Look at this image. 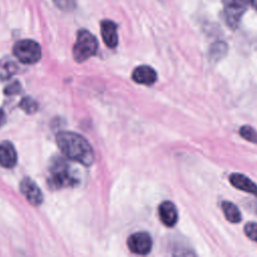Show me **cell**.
Here are the masks:
<instances>
[{
  "label": "cell",
  "mask_w": 257,
  "mask_h": 257,
  "mask_svg": "<svg viewBox=\"0 0 257 257\" xmlns=\"http://www.w3.org/2000/svg\"><path fill=\"white\" fill-rule=\"evenodd\" d=\"M56 143L66 158L83 166H90L93 163V150L82 136L73 132H59L56 135Z\"/></svg>",
  "instance_id": "6da1fadb"
},
{
  "label": "cell",
  "mask_w": 257,
  "mask_h": 257,
  "mask_svg": "<svg viewBox=\"0 0 257 257\" xmlns=\"http://www.w3.org/2000/svg\"><path fill=\"white\" fill-rule=\"evenodd\" d=\"M47 182L52 189L72 187L77 184V179L71 173L68 164L61 158H56L49 167Z\"/></svg>",
  "instance_id": "7a4b0ae2"
},
{
  "label": "cell",
  "mask_w": 257,
  "mask_h": 257,
  "mask_svg": "<svg viewBox=\"0 0 257 257\" xmlns=\"http://www.w3.org/2000/svg\"><path fill=\"white\" fill-rule=\"evenodd\" d=\"M97 50V40L93 34L87 30H79L76 41L72 48V54L77 62H83L95 54Z\"/></svg>",
  "instance_id": "3957f363"
},
{
  "label": "cell",
  "mask_w": 257,
  "mask_h": 257,
  "mask_svg": "<svg viewBox=\"0 0 257 257\" xmlns=\"http://www.w3.org/2000/svg\"><path fill=\"white\" fill-rule=\"evenodd\" d=\"M13 54L20 62L33 64L41 58V47L34 40L22 39L14 44Z\"/></svg>",
  "instance_id": "277c9868"
},
{
  "label": "cell",
  "mask_w": 257,
  "mask_h": 257,
  "mask_svg": "<svg viewBox=\"0 0 257 257\" xmlns=\"http://www.w3.org/2000/svg\"><path fill=\"white\" fill-rule=\"evenodd\" d=\"M224 5V18L226 24L235 29L238 27L241 18L253 0H222Z\"/></svg>",
  "instance_id": "5b68a950"
},
{
  "label": "cell",
  "mask_w": 257,
  "mask_h": 257,
  "mask_svg": "<svg viewBox=\"0 0 257 257\" xmlns=\"http://www.w3.org/2000/svg\"><path fill=\"white\" fill-rule=\"evenodd\" d=\"M127 247L128 249L139 255L148 254L153 246V241L149 233L147 232H137L132 234L127 238Z\"/></svg>",
  "instance_id": "8992f818"
},
{
  "label": "cell",
  "mask_w": 257,
  "mask_h": 257,
  "mask_svg": "<svg viewBox=\"0 0 257 257\" xmlns=\"http://www.w3.org/2000/svg\"><path fill=\"white\" fill-rule=\"evenodd\" d=\"M20 192L33 206H38L43 201L41 190L30 178H24L20 183Z\"/></svg>",
  "instance_id": "52a82bcc"
},
{
  "label": "cell",
  "mask_w": 257,
  "mask_h": 257,
  "mask_svg": "<svg viewBox=\"0 0 257 257\" xmlns=\"http://www.w3.org/2000/svg\"><path fill=\"white\" fill-rule=\"evenodd\" d=\"M157 72L156 70L149 65H140L136 67L132 73V78L135 82L151 85L157 80Z\"/></svg>",
  "instance_id": "ba28073f"
},
{
  "label": "cell",
  "mask_w": 257,
  "mask_h": 257,
  "mask_svg": "<svg viewBox=\"0 0 257 257\" xmlns=\"http://www.w3.org/2000/svg\"><path fill=\"white\" fill-rule=\"evenodd\" d=\"M101 37L105 45L109 48H114L118 43L116 24L111 20H102L100 23Z\"/></svg>",
  "instance_id": "9c48e42d"
},
{
  "label": "cell",
  "mask_w": 257,
  "mask_h": 257,
  "mask_svg": "<svg viewBox=\"0 0 257 257\" xmlns=\"http://www.w3.org/2000/svg\"><path fill=\"white\" fill-rule=\"evenodd\" d=\"M17 163V154L13 145L8 142L4 141L0 143V165L3 168L11 169Z\"/></svg>",
  "instance_id": "30bf717a"
},
{
  "label": "cell",
  "mask_w": 257,
  "mask_h": 257,
  "mask_svg": "<svg viewBox=\"0 0 257 257\" xmlns=\"http://www.w3.org/2000/svg\"><path fill=\"white\" fill-rule=\"evenodd\" d=\"M159 217L164 225L173 227L178 221V211L176 206L170 201L163 202L159 206Z\"/></svg>",
  "instance_id": "8fae6325"
},
{
  "label": "cell",
  "mask_w": 257,
  "mask_h": 257,
  "mask_svg": "<svg viewBox=\"0 0 257 257\" xmlns=\"http://www.w3.org/2000/svg\"><path fill=\"white\" fill-rule=\"evenodd\" d=\"M229 181L232 184V186L237 188L238 190L244 191L257 197V185L253 181H251L247 176L239 173H234L229 176Z\"/></svg>",
  "instance_id": "7c38bea8"
},
{
  "label": "cell",
  "mask_w": 257,
  "mask_h": 257,
  "mask_svg": "<svg viewBox=\"0 0 257 257\" xmlns=\"http://www.w3.org/2000/svg\"><path fill=\"white\" fill-rule=\"evenodd\" d=\"M222 210L226 217V219L231 223H239L242 220L241 212L238 207L228 201H224L222 203Z\"/></svg>",
  "instance_id": "4fadbf2b"
},
{
  "label": "cell",
  "mask_w": 257,
  "mask_h": 257,
  "mask_svg": "<svg viewBox=\"0 0 257 257\" xmlns=\"http://www.w3.org/2000/svg\"><path fill=\"white\" fill-rule=\"evenodd\" d=\"M17 71L16 63L10 58L0 60V79L6 80L12 77Z\"/></svg>",
  "instance_id": "5bb4252c"
},
{
  "label": "cell",
  "mask_w": 257,
  "mask_h": 257,
  "mask_svg": "<svg viewBox=\"0 0 257 257\" xmlns=\"http://www.w3.org/2000/svg\"><path fill=\"white\" fill-rule=\"evenodd\" d=\"M227 52V45L224 42H216L210 48V57L213 60H219Z\"/></svg>",
  "instance_id": "9a60e30c"
},
{
  "label": "cell",
  "mask_w": 257,
  "mask_h": 257,
  "mask_svg": "<svg viewBox=\"0 0 257 257\" xmlns=\"http://www.w3.org/2000/svg\"><path fill=\"white\" fill-rule=\"evenodd\" d=\"M240 136L248 142L257 144V131L250 125H242L240 128Z\"/></svg>",
  "instance_id": "2e32d148"
},
{
  "label": "cell",
  "mask_w": 257,
  "mask_h": 257,
  "mask_svg": "<svg viewBox=\"0 0 257 257\" xmlns=\"http://www.w3.org/2000/svg\"><path fill=\"white\" fill-rule=\"evenodd\" d=\"M19 106L27 113H34L38 108L36 101L34 99H32L31 97L22 98L19 103Z\"/></svg>",
  "instance_id": "e0dca14e"
},
{
  "label": "cell",
  "mask_w": 257,
  "mask_h": 257,
  "mask_svg": "<svg viewBox=\"0 0 257 257\" xmlns=\"http://www.w3.org/2000/svg\"><path fill=\"white\" fill-rule=\"evenodd\" d=\"M244 232L249 239L257 242V223L256 222H248L244 227Z\"/></svg>",
  "instance_id": "ac0fdd59"
},
{
  "label": "cell",
  "mask_w": 257,
  "mask_h": 257,
  "mask_svg": "<svg viewBox=\"0 0 257 257\" xmlns=\"http://www.w3.org/2000/svg\"><path fill=\"white\" fill-rule=\"evenodd\" d=\"M53 1L58 8L65 11L72 10L75 6V0H53Z\"/></svg>",
  "instance_id": "d6986e66"
},
{
  "label": "cell",
  "mask_w": 257,
  "mask_h": 257,
  "mask_svg": "<svg viewBox=\"0 0 257 257\" xmlns=\"http://www.w3.org/2000/svg\"><path fill=\"white\" fill-rule=\"evenodd\" d=\"M21 90V85L18 81H14L12 83H10L9 85L6 86L4 92L8 95H11V94H16V93H19Z\"/></svg>",
  "instance_id": "ffe728a7"
},
{
  "label": "cell",
  "mask_w": 257,
  "mask_h": 257,
  "mask_svg": "<svg viewBox=\"0 0 257 257\" xmlns=\"http://www.w3.org/2000/svg\"><path fill=\"white\" fill-rule=\"evenodd\" d=\"M6 121V116H5V113L3 111V109L0 108V126H2Z\"/></svg>",
  "instance_id": "44dd1931"
},
{
  "label": "cell",
  "mask_w": 257,
  "mask_h": 257,
  "mask_svg": "<svg viewBox=\"0 0 257 257\" xmlns=\"http://www.w3.org/2000/svg\"><path fill=\"white\" fill-rule=\"evenodd\" d=\"M253 4H254V6H255L256 9H257V0H253Z\"/></svg>",
  "instance_id": "7402d4cb"
}]
</instances>
